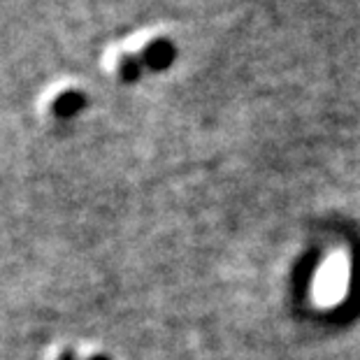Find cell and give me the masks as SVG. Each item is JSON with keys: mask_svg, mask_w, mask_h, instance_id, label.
Here are the masks:
<instances>
[{"mask_svg": "<svg viewBox=\"0 0 360 360\" xmlns=\"http://www.w3.org/2000/svg\"><path fill=\"white\" fill-rule=\"evenodd\" d=\"M349 263L342 256L330 258L328 263L319 270L316 286L314 293L323 304H333L344 295V290L349 286Z\"/></svg>", "mask_w": 360, "mask_h": 360, "instance_id": "obj_1", "label": "cell"}]
</instances>
